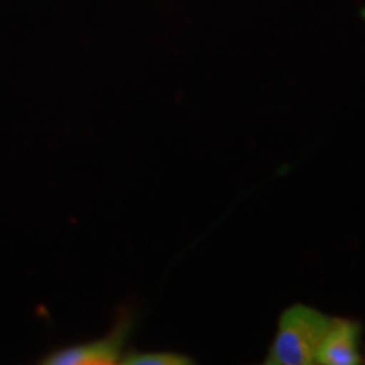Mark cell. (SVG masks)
Instances as JSON below:
<instances>
[{"label":"cell","instance_id":"obj_1","mask_svg":"<svg viewBox=\"0 0 365 365\" xmlns=\"http://www.w3.org/2000/svg\"><path fill=\"white\" fill-rule=\"evenodd\" d=\"M330 319L318 309L296 304L287 308L279 319L276 339L266 359L267 365L317 364L318 350Z\"/></svg>","mask_w":365,"mask_h":365},{"label":"cell","instance_id":"obj_2","mask_svg":"<svg viewBox=\"0 0 365 365\" xmlns=\"http://www.w3.org/2000/svg\"><path fill=\"white\" fill-rule=\"evenodd\" d=\"M132 328L130 317H120L113 330L103 339L53 350L41 360L43 365H113L120 364L127 336Z\"/></svg>","mask_w":365,"mask_h":365},{"label":"cell","instance_id":"obj_3","mask_svg":"<svg viewBox=\"0 0 365 365\" xmlns=\"http://www.w3.org/2000/svg\"><path fill=\"white\" fill-rule=\"evenodd\" d=\"M360 323L354 319L331 318L322 345L317 364L322 365H357L362 364L360 355Z\"/></svg>","mask_w":365,"mask_h":365},{"label":"cell","instance_id":"obj_4","mask_svg":"<svg viewBox=\"0 0 365 365\" xmlns=\"http://www.w3.org/2000/svg\"><path fill=\"white\" fill-rule=\"evenodd\" d=\"M124 365H188L190 357L173 352H129L122 357Z\"/></svg>","mask_w":365,"mask_h":365}]
</instances>
